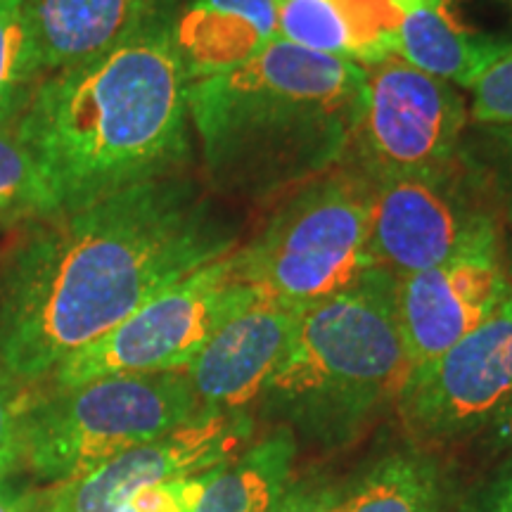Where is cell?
Wrapping results in <instances>:
<instances>
[{
  "label": "cell",
  "instance_id": "obj_28",
  "mask_svg": "<svg viewBox=\"0 0 512 512\" xmlns=\"http://www.w3.org/2000/svg\"><path fill=\"white\" fill-rule=\"evenodd\" d=\"M479 434L491 451H512V389Z\"/></svg>",
  "mask_w": 512,
  "mask_h": 512
},
{
  "label": "cell",
  "instance_id": "obj_27",
  "mask_svg": "<svg viewBox=\"0 0 512 512\" xmlns=\"http://www.w3.org/2000/svg\"><path fill=\"white\" fill-rule=\"evenodd\" d=\"M465 512H512V463L505 465L494 482L484 486Z\"/></svg>",
  "mask_w": 512,
  "mask_h": 512
},
{
  "label": "cell",
  "instance_id": "obj_16",
  "mask_svg": "<svg viewBox=\"0 0 512 512\" xmlns=\"http://www.w3.org/2000/svg\"><path fill=\"white\" fill-rule=\"evenodd\" d=\"M394 10V57L456 88L470 91L491 64L512 50L505 38L460 27L444 8L401 3Z\"/></svg>",
  "mask_w": 512,
  "mask_h": 512
},
{
  "label": "cell",
  "instance_id": "obj_8",
  "mask_svg": "<svg viewBox=\"0 0 512 512\" xmlns=\"http://www.w3.org/2000/svg\"><path fill=\"white\" fill-rule=\"evenodd\" d=\"M503 230L489 190L463 150L432 169L373 183L375 264L406 278Z\"/></svg>",
  "mask_w": 512,
  "mask_h": 512
},
{
  "label": "cell",
  "instance_id": "obj_11",
  "mask_svg": "<svg viewBox=\"0 0 512 512\" xmlns=\"http://www.w3.org/2000/svg\"><path fill=\"white\" fill-rule=\"evenodd\" d=\"M254 434L245 411H204L178 430L164 434L88 475L53 484L38 496L36 512H119L140 491L207 472L233 460Z\"/></svg>",
  "mask_w": 512,
  "mask_h": 512
},
{
  "label": "cell",
  "instance_id": "obj_30",
  "mask_svg": "<svg viewBox=\"0 0 512 512\" xmlns=\"http://www.w3.org/2000/svg\"><path fill=\"white\" fill-rule=\"evenodd\" d=\"M401 3H425V5H434V8H444L446 0H392V5H401Z\"/></svg>",
  "mask_w": 512,
  "mask_h": 512
},
{
  "label": "cell",
  "instance_id": "obj_26",
  "mask_svg": "<svg viewBox=\"0 0 512 512\" xmlns=\"http://www.w3.org/2000/svg\"><path fill=\"white\" fill-rule=\"evenodd\" d=\"M347 494L332 486H287L268 512H344Z\"/></svg>",
  "mask_w": 512,
  "mask_h": 512
},
{
  "label": "cell",
  "instance_id": "obj_5",
  "mask_svg": "<svg viewBox=\"0 0 512 512\" xmlns=\"http://www.w3.org/2000/svg\"><path fill=\"white\" fill-rule=\"evenodd\" d=\"M370 226L373 181L339 164L280 197L264 226L235 249V261L264 297L306 309L377 268Z\"/></svg>",
  "mask_w": 512,
  "mask_h": 512
},
{
  "label": "cell",
  "instance_id": "obj_25",
  "mask_svg": "<svg viewBox=\"0 0 512 512\" xmlns=\"http://www.w3.org/2000/svg\"><path fill=\"white\" fill-rule=\"evenodd\" d=\"M27 403V384L17 380L0 358V479L19 463V430Z\"/></svg>",
  "mask_w": 512,
  "mask_h": 512
},
{
  "label": "cell",
  "instance_id": "obj_23",
  "mask_svg": "<svg viewBox=\"0 0 512 512\" xmlns=\"http://www.w3.org/2000/svg\"><path fill=\"white\" fill-rule=\"evenodd\" d=\"M467 114L470 124H512V50L472 83Z\"/></svg>",
  "mask_w": 512,
  "mask_h": 512
},
{
  "label": "cell",
  "instance_id": "obj_18",
  "mask_svg": "<svg viewBox=\"0 0 512 512\" xmlns=\"http://www.w3.org/2000/svg\"><path fill=\"white\" fill-rule=\"evenodd\" d=\"M297 439L280 427L254 441L211 479L197 512H268L290 486Z\"/></svg>",
  "mask_w": 512,
  "mask_h": 512
},
{
  "label": "cell",
  "instance_id": "obj_1",
  "mask_svg": "<svg viewBox=\"0 0 512 512\" xmlns=\"http://www.w3.org/2000/svg\"><path fill=\"white\" fill-rule=\"evenodd\" d=\"M240 242V223L188 171L24 226L0 254V358L24 384L48 380Z\"/></svg>",
  "mask_w": 512,
  "mask_h": 512
},
{
  "label": "cell",
  "instance_id": "obj_12",
  "mask_svg": "<svg viewBox=\"0 0 512 512\" xmlns=\"http://www.w3.org/2000/svg\"><path fill=\"white\" fill-rule=\"evenodd\" d=\"M512 292L503 230L406 278H396V318L413 366L432 361L494 316Z\"/></svg>",
  "mask_w": 512,
  "mask_h": 512
},
{
  "label": "cell",
  "instance_id": "obj_2",
  "mask_svg": "<svg viewBox=\"0 0 512 512\" xmlns=\"http://www.w3.org/2000/svg\"><path fill=\"white\" fill-rule=\"evenodd\" d=\"M176 0H145L105 53L43 76L12 121L62 211L181 174L192 159Z\"/></svg>",
  "mask_w": 512,
  "mask_h": 512
},
{
  "label": "cell",
  "instance_id": "obj_20",
  "mask_svg": "<svg viewBox=\"0 0 512 512\" xmlns=\"http://www.w3.org/2000/svg\"><path fill=\"white\" fill-rule=\"evenodd\" d=\"M60 211L46 171L17 138L12 124L0 126V226H31Z\"/></svg>",
  "mask_w": 512,
  "mask_h": 512
},
{
  "label": "cell",
  "instance_id": "obj_7",
  "mask_svg": "<svg viewBox=\"0 0 512 512\" xmlns=\"http://www.w3.org/2000/svg\"><path fill=\"white\" fill-rule=\"evenodd\" d=\"M261 299H266L264 292L240 275L233 249L157 294L112 332L64 361L48 377L50 387L67 389L117 375L183 373L230 318Z\"/></svg>",
  "mask_w": 512,
  "mask_h": 512
},
{
  "label": "cell",
  "instance_id": "obj_31",
  "mask_svg": "<svg viewBox=\"0 0 512 512\" xmlns=\"http://www.w3.org/2000/svg\"><path fill=\"white\" fill-rule=\"evenodd\" d=\"M505 3H508V5H510V8H512V0H505Z\"/></svg>",
  "mask_w": 512,
  "mask_h": 512
},
{
  "label": "cell",
  "instance_id": "obj_22",
  "mask_svg": "<svg viewBox=\"0 0 512 512\" xmlns=\"http://www.w3.org/2000/svg\"><path fill=\"white\" fill-rule=\"evenodd\" d=\"M460 150L482 176L501 223L512 226V124H467Z\"/></svg>",
  "mask_w": 512,
  "mask_h": 512
},
{
  "label": "cell",
  "instance_id": "obj_4",
  "mask_svg": "<svg viewBox=\"0 0 512 512\" xmlns=\"http://www.w3.org/2000/svg\"><path fill=\"white\" fill-rule=\"evenodd\" d=\"M408 370L396 278L377 266L347 290L306 306L259 399L292 430L342 444L396 401Z\"/></svg>",
  "mask_w": 512,
  "mask_h": 512
},
{
  "label": "cell",
  "instance_id": "obj_14",
  "mask_svg": "<svg viewBox=\"0 0 512 512\" xmlns=\"http://www.w3.org/2000/svg\"><path fill=\"white\" fill-rule=\"evenodd\" d=\"M275 38V0H190L176 15V46L190 83L254 60Z\"/></svg>",
  "mask_w": 512,
  "mask_h": 512
},
{
  "label": "cell",
  "instance_id": "obj_21",
  "mask_svg": "<svg viewBox=\"0 0 512 512\" xmlns=\"http://www.w3.org/2000/svg\"><path fill=\"white\" fill-rule=\"evenodd\" d=\"M38 69L27 0H0V126L12 124L36 88Z\"/></svg>",
  "mask_w": 512,
  "mask_h": 512
},
{
  "label": "cell",
  "instance_id": "obj_10",
  "mask_svg": "<svg viewBox=\"0 0 512 512\" xmlns=\"http://www.w3.org/2000/svg\"><path fill=\"white\" fill-rule=\"evenodd\" d=\"M512 389V292L494 316L432 361L408 370L394 406L422 441L477 434Z\"/></svg>",
  "mask_w": 512,
  "mask_h": 512
},
{
  "label": "cell",
  "instance_id": "obj_3",
  "mask_svg": "<svg viewBox=\"0 0 512 512\" xmlns=\"http://www.w3.org/2000/svg\"><path fill=\"white\" fill-rule=\"evenodd\" d=\"M363 86L361 64L283 38L226 74L190 83L207 188L261 204L337 169L354 140Z\"/></svg>",
  "mask_w": 512,
  "mask_h": 512
},
{
  "label": "cell",
  "instance_id": "obj_29",
  "mask_svg": "<svg viewBox=\"0 0 512 512\" xmlns=\"http://www.w3.org/2000/svg\"><path fill=\"white\" fill-rule=\"evenodd\" d=\"M38 496L19 489L8 477L0 479V512H36Z\"/></svg>",
  "mask_w": 512,
  "mask_h": 512
},
{
  "label": "cell",
  "instance_id": "obj_24",
  "mask_svg": "<svg viewBox=\"0 0 512 512\" xmlns=\"http://www.w3.org/2000/svg\"><path fill=\"white\" fill-rule=\"evenodd\" d=\"M219 470L221 465L211 467L207 472H200V475L178 477L150 486V489L133 496L119 512H197L204 494H207L211 479L216 477Z\"/></svg>",
  "mask_w": 512,
  "mask_h": 512
},
{
  "label": "cell",
  "instance_id": "obj_17",
  "mask_svg": "<svg viewBox=\"0 0 512 512\" xmlns=\"http://www.w3.org/2000/svg\"><path fill=\"white\" fill-rule=\"evenodd\" d=\"M145 0H27V24L38 69H57L105 53L131 29Z\"/></svg>",
  "mask_w": 512,
  "mask_h": 512
},
{
  "label": "cell",
  "instance_id": "obj_13",
  "mask_svg": "<svg viewBox=\"0 0 512 512\" xmlns=\"http://www.w3.org/2000/svg\"><path fill=\"white\" fill-rule=\"evenodd\" d=\"M302 313V306L266 297L230 318L183 370L204 411H242L259 399L290 349Z\"/></svg>",
  "mask_w": 512,
  "mask_h": 512
},
{
  "label": "cell",
  "instance_id": "obj_6",
  "mask_svg": "<svg viewBox=\"0 0 512 512\" xmlns=\"http://www.w3.org/2000/svg\"><path fill=\"white\" fill-rule=\"evenodd\" d=\"M204 408L185 373L117 375L29 396L19 430V463L41 482L83 477L185 422Z\"/></svg>",
  "mask_w": 512,
  "mask_h": 512
},
{
  "label": "cell",
  "instance_id": "obj_9",
  "mask_svg": "<svg viewBox=\"0 0 512 512\" xmlns=\"http://www.w3.org/2000/svg\"><path fill=\"white\" fill-rule=\"evenodd\" d=\"M363 69L361 117L344 164L377 183L458 155L470 114L456 86L399 57Z\"/></svg>",
  "mask_w": 512,
  "mask_h": 512
},
{
  "label": "cell",
  "instance_id": "obj_15",
  "mask_svg": "<svg viewBox=\"0 0 512 512\" xmlns=\"http://www.w3.org/2000/svg\"><path fill=\"white\" fill-rule=\"evenodd\" d=\"M278 38L313 53L373 67L394 57L392 0H275Z\"/></svg>",
  "mask_w": 512,
  "mask_h": 512
},
{
  "label": "cell",
  "instance_id": "obj_19",
  "mask_svg": "<svg viewBox=\"0 0 512 512\" xmlns=\"http://www.w3.org/2000/svg\"><path fill=\"white\" fill-rule=\"evenodd\" d=\"M344 512H441L437 465L418 453L387 456L347 494Z\"/></svg>",
  "mask_w": 512,
  "mask_h": 512
}]
</instances>
